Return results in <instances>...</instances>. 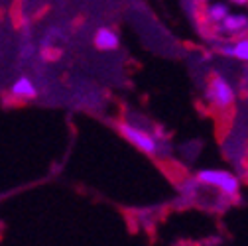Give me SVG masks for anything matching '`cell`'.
<instances>
[{"label":"cell","mask_w":248,"mask_h":246,"mask_svg":"<svg viewBox=\"0 0 248 246\" xmlns=\"http://www.w3.org/2000/svg\"><path fill=\"white\" fill-rule=\"evenodd\" d=\"M205 99L211 107L219 108V110H227L236 103V91L223 75L217 73V75L211 77V81L207 85Z\"/></svg>","instance_id":"7a4b0ae2"},{"label":"cell","mask_w":248,"mask_h":246,"mask_svg":"<svg viewBox=\"0 0 248 246\" xmlns=\"http://www.w3.org/2000/svg\"><path fill=\"white\" fill-rule=\"evenodd\" d=\"M93 44L101 51H114L120 46V38L112 28H99L93 36Z\"/></svg>","instance_id":"52a82bcc"},{"label":"cell","mask_w":248,"mask_h":246,"mask_svg":"<svg viewBox=\"0 0 248 246\" xmlns=\"http://www.w3.org/2000/svg\"><path fill=\"white\" fill-rule=\"evenodd\" d=\"M217 28H219L223 34L231 36V38L248 34V14H244V12H229L225 16V20Z\"/></svg>","instance_id":"5b68a950"},{"label":"cell","mask_w":248,"mask_h":246,"mask_svg":"<svg viewBox=\"0 0 248 246\" xmlns=\"http://www.w3.org/2000/svg\"><path fill=\"white\" fill-rule=\"evenodd\" d=\"M227 2H231V4H234V6H248V0H227Z\"/></svg>","instance_id":"9c48e42d"},{"label":"cell","mask_w":248,"mask_h":246,"mask_svg":"<svg viewBox=\"0 0 248 246\" xmlns=\"http://www.w3.org/2000/svg\"><path fill=\"white\" fill-rule=\"evenodd\" d=\"M118 130H120L124 140L130 142L142 154H146V156H158L160 144H158L156 136H154L152 132H148L146 128L136 126V124H132V122H120Z\"/></svg>","instance_id":"3957f363"},{"label":"cell","mask_w":248,"mask_h":246,"mask_svg":"<svg viewBox=\"0 0 248 246\" xmlns=\"http://www.w3.org/2000/svg\"><path fill=\"white\" fill-rule=\"evenodd\" d=\"M10 95L18 101H32L38 97V87L30 77H20L10 85Z\"/></svg>","instance_id":"8992f818"},{"label":"cell","mask_w":248,"mask_h":246,"mask_svg":"<svg viewBox=\"0 0 248 246\" xmlns=\"http://www.w3.org/2000/svg\"><path fill=\"white\" fill-rule=\"evenodd\" d=\"M229 12H231V10H229V6H227L225 2H213V4L207 6V10H205V18H207L209 24L219 26V24L225 20V16H227Z\"/></svg>","instance_id":"ba28073f"},{"label":"cell","mask_w":248,"mask_h":246,"mask_svg":"<svg viewBox=\"0 0 248 246\" xmlns=\"http://www.w3.org/2000/svg\"><path fill=\"white\" fill-rule=\"evenodd\" d=\"M195 179H197L199 185L213 187V189L221 191V193L227 195V197H236L238 191H240V179H238L234 173L225 171V169H213V168H207V169L197 171Z\"/></svg>","instance_id":"6da1fadb"},{"label":"cell","mask_w":248,"mask_h":246,"mask_svg":"<svg viewBox=\"0 0 248 246\" xmlns=\"http://www.w3.org/2000/svg\"><path fill=\"white\" fill-rule=\"evenodd\" d=\"M217 51H219L223 57L229 59H236L242 61V63H248V34L236 36L231 42H221L217 46Z\"/></svg>","instance_id":"277c9868"}]
</instances>
